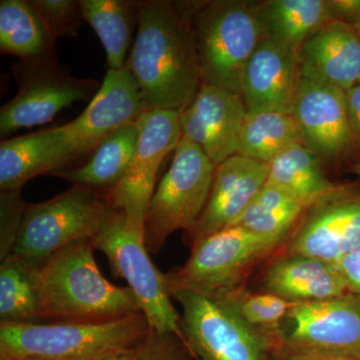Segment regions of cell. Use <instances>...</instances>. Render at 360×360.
Segmentation results:
<instances>
[{"mask_svg":"<svg viewBox=\"0 0 360 360\" xmlns=\"http://www.w3.org/2000/svg\"><path fill=\"white\" fill-rule=\"evenodd\" d=\"M137 4L136 37L125 66L136 79L146 111L181 113L202 84L193 23L198 2L141 0Z\"/></svg>","mask_w":360,"mask_h":360,"instance_id":"cell-1","label":"cell"},{"mask_svg":"<svg viewBox=\"0 0 360 360\" xmlns=\"http://www.w3.org/2000/svg\"><path fill=\"white\" fill-rule=\"evenodd\" d=\"M94 250L91 239H82L30 269L40 321H106L141 311L129 286H116L101 274Z\"/></svg>","mask_w":360,"mask_h":360,"instance_id":"cell-2","label":"cell"},{"mask_svg":"<svg viewBox=\"0 0 360 360\" xmlns=\"http://www.w3.org/2000/svg\"><path fill=\"white\" fill-rule=\"evenodd\" d=\"M150 331L142 312L106 321L0 323V355L40 360H89L134 347Z\"/></svg>","mask_w":360,"mask_h":360,"instance_id":"cell-3","label":"cell"},{"mask_svg":"<svg viewBox=\"0 0 360 360\" xmlns=\"http://www.w3.org/2000/svg\"><path fill=\"white\" fill-rule=\"evenodd\" d=\"M113 207L110 189L75 184L51 200L26 203L11 255L28 269H37L70 243L92 240Z\"/></svg>","mask_w":360,"mask_h":360,"instance_id":"cell-4","label":"cell"},{"mask_svg":"<svg viewBox=\"0 0 360 360\" xmlns=\"http://www.w3.org/2000/svg\"><path fill=\"white\" fill-rule=\"evenodd\" d=\"M91 241L94 250L103 251L108 257L112 274L127 281L150 330L174 333L184 340L167 277L149 257L144 224L115 206Z\"/></svg>","mask_w":360,"mask_h":360,"instance_id":"cell-5","label":"cell"},{"mask_svg":"<svg viewBox=\"0 0 360 360\" xmlns=\"http://www.w3.org/2000/svg\"><path fill=\"white\" fill-rule=\"evenodd\" d=\"M193 23L203 84L241 96L243 70L262 37L255 2H198Z\"/></svg>","mask_w":360,"mask_h":360,"instance_id":"cell-6","label":"cell"},{"mask_svg":"<svg viewBox=\"0 0 360 360\" xmlns=\"http://www.w3.org/2000/svg\"><path fill=\"white\" fill-rule=\"evenodd\" d=\"M217 167L202 149L182 135L167 174L156 187L144 217V240L158 255L174 232L191 233L210 198Z\"/></svg>","mask_w":360,"mask_h":360,"instance_id":"cell-7","label":"cell"},{"mask_svg":"<svg viewBox=\"0 0 360 360\" xmlns=\"http://www.w3.org/2000/svg\"><path fill=\"white\" fill-rule=\"evenodd\" d=\"M144 111L141 89L129 68L108 70L84 112L65 125L51 127L46 174L94 153L110 134L139 120Z\"/></svg>","mask_w":360,"mask_h":360,"instance_id":"cell-8","label":"cell"},{"mask_svg":"<svg viewBox=\"0 0 360 360\" xmlns=\"http://www.w3.org/2000/svg\"><path fill=\"white\" fill-rule=\"evenodd\" d=\"M181 305L182 335L198 360H270L271 343L212 296L167 281Z\"/></svg>","mask_w":360,"mask_h":360,"instance_id":"cell-9","label":"cell"},{"mask_svg":"<svg viewBox=\"0 0 360 360\" xmlns=\"http://www.w3.org/2000/svg\"><path fill=\"white\" fill-rule=\"evenodd\" d=\"M281 243L231 225L195 241L186 264L170 270L165 277L172 283L215 295L243 285L248 272Z\"/></svg>","mask_w":360,"mask_h":360,"instance_id":"cell-10","label":"cell"},{"mask_svg":"<svg viewBox=\"0 0 360 360\" xmlns=\"http://www.w3.org/2000/svg\"><path fill=\"white\" fill-rule=\"evenodd\" d=\"M18 94L0 110L2 139L23 129L45 124L61 110L85 101L101 89L98 82L73 77L58 63L18 60L13 65Z\"/></svg>","mask_w":360,"mask_h":360,"instance_id":"cell-11","label":"cell"},{"mask_svg":"<svg viewBox=\"0 0 360 360\" xmlns=\"http://www.w3.org/2000/svg\"><path fill=\"white\" fill-rule=\"evenodd\" d=\"M283 340L281 350L360 359V297L296 303L284 319Z\"/></svg>","mask_w":360,"mask_h":360,"instance_id":"cell-12","label":"cell"},{"mask_svg":"<svg viewBox=\"0 0 360 360\" xmlns=\"http://www.w3.org/2000/svg\"><path fill=\"white\" fill-rule=\"evenodd\" d=\"M134 158L122 181L110 189L116 207L144 224V217L155 191L156 175L165 156L175 150L182 137L180 112L144 111Z\"/></svg>","mask_w":360,"mask_h":360,"instance_id":"cell-13","label":"cell"},{"mask_svg":"<svg viewBox=\"0 0 360 360\" xmlns=\"http://www.w3.org/2000/svg\"><path fill=\"white\" fill-rule=\"evenodd\" d=\"M248 110L239 94L201 84L195 98L180 113L182 135L198 144L215 167L239 155Z\"/></svg>","mask_w":360,"mask_h":360,"instance_id":"cell-14","label":"cell"},{"mask_svg":"<svg viewBox=\"0 0 360 360\" xmlns=\"http://www.w3.org/2000/svg\"><path fill=\"white\" fill-rule=\"evenodd\" d=\"M292 115L303 146L317 158L335 160L352 148L354 135L343 90L300 77Z\"/></svg>","mask_w":360,"mask_h":360,"instance_id":"cell-15","label":"cell"},{"mask_svg":"<svg viewBox=\"0 0 360 360\" xmlns=\"http://www.w3.org/2000/svg\"><path fill=\"white\" fill-rule=\"evenodd\" d=\"M298 82L297 51L283 42L262 37L241 78L240 94L246 110L292 115Z\"/></svg>","mask_w":360,"mask_h":360,"instance_id":"cell-16","label":"cell"},{"mask_svg":"<svg viewBox=\"0 0 360 360\" xmlns=\"http://www.w3.org/2000/svg\"><path fill=\"white\" fill-rule=\"evenodd\" d=\"M360 243V195L345 191L317 205L300 225L288 255L338 264Z\"/></svg>","mask_w":360,"mask_h":360,"instance_id":"cell-17","label":"cell"},{"mask_svg":"<svg viewBox=\"0 0 360 360\" xmlns=\"http://www.w3.org/2000/svg\"><path fill=\"white\" fill-rule=\"evenodd\" d=\"M269 163L241 155L231 156L215 170L210 198L191 233V245L208 234L231 226L269 179Z\"/></svg>","mask_w":360,"mask_h":360,"instance_id":"cell-18","label":"cell"},{"mask_svg":"<svg viewBox=\"0 0 360 360\" xmlns=\"http://www.w3.org/2000/svg\"><path fill=\"white\" fill-rule=\"evenodd\" d=\"M300 77L352 89L360 79V40L354 25L330 20L305 40L297 52Z\"/></svg>","mask_w":360,"mask_h":360,"instance_id":"cell-19","label":"cell"},{"mask_svg":"<svg viewBox=\"0 0 360 360\" xmlns=\"http://www.w3.org/2000/svg\"><path fill=\"white\" fill-rule=\"evenodd\" d=\"M262 285L266 292L292 302H317L349 293L338 264L288 253L270 265Z\"/></svg>","mask_w":360,"mask_h":360,"instance_id":"cell-20","label":"cell"},{"mask_svg":"<svg viewBox=\"0 0 360 360\" xmlns=\"http://www.w3.org/2000/svg\"><path fill=\"white\" fill-rule=\"evenodd\" d=\"M56 37L30 0L0 1V51L26 63H56Z\"/></svg>","mask_w":360,"mask_h":360,"instance_id":"cell-21","label":"cell"},{"mask_svg":"<svg viewBox=\"0 0 360 360\" xmlns=\"http://www.w3.org/2000/svg\"><path fill=\"white\" fill-rule=\"evenodd\" d=\"M267 182L283 189L307 208L347 191L324 176L319 158L303 144H295L269 163Z\"/></svg>","mask_w":360,"mask_h":360,"instance_id":"cell-22","label":"cell"},{"mask_svg":"<svg viewBox=\"0 0 360 360\" xmlns=\"http://www.w3.org/2000/svg\"><path fill=\"white\" fill-rule=\"evenodd\" d=\"M255 8L262 37L297 52L305 40L333 20L328 0H266L255 2Z\"/></svg>","mask_w":360,"mask_h":360,"instance_id":"cell-23","label":"cell"},{"mask_svg":"<svg viewBox=\"0 0 360 360\" xmlns=\"http://www.w3.org/2000/svg\"><path fill=\"white\" fill-rule=\"evenodd\" d=\"M139 120L110 134L85 165L54 170L49 175L68 180L72 186L112 189L122 181L134 158L141 130Z\"/></svg>","mask_w":360,"mask_h":360,"instance_id":"cell-24","label":"cell"},{"mask_svg":"<svg viewBox=\"0 0 360 360\" xmlns=\"http://www.w3.org/2000/svg\"><path fill=\"white\" fill-rule=\"evenodd\" d=\"M84 21L96 32L106 52L108 70H122L139 26L137 1L131 0H80Z\"/></svg>","mask_w":360,"mask_h":360,"instance_id":"cell-25","label":"cell"},{"mask_svg":"<svg viewBox=\"0 0 360 360\" xmlns=\"http://www.w3.org/2000/svg\"><path fill=\"white\" fill-rule=\"evenodd\" d=\"M208 295L219 300L246 326L266 338L274 347V354L283 348L284 319L297 302H288L269 292H251L243 285Z\"/></svg>","mask_w":360,"mask_h":360,"instance_id":"cell-26","label":"cell"},{"mask_svg":"<svg viewBox=\"0 0 360 360\" xmlns=\"http://www.w3.org/2000/svg\"><path fill=\"white\" fill-rule=\"evenodd\" d=\"M295 144H303V139L292 115L248 111L239 155L269 165Z\"/></svg>","mask_w":360,"mask_h":360,"instance_id":"cell-27","label":"cell"},{"mask_svg":"<svg viewBox=\"0 0 360 360\" xmlns=\"http://www.w3.org/2000/svg\"><path fill=\"white\" fill-rule=\"evenodd\" d=\"M51 127L0 142V191L21 189L33 177L46 174Z\"/></svg>","mask_w":360,"mask_h":360,"instance_id":"cell-28","label":"cell"},{"mask_svg":"<svg viewBox=\"0 0 360 360\" xmlns=\"http://www.w3.org/2000/svg\"><path fill=\"white\" fill-rule=\"evenodd\" d=\"M305 210L307 208L290 194L266 182L232 225H240L255 233L283 241Z\"/></svg>","mask_w":360,"mask_h":360,"instance_id":"cell-29","label":"cell"},{"mask_svg":"<svg viewBox=\"0 0 360 360\" xmlns=\"http://www.w3.org/2000/svg\"><path fill=\"white\" fill-rule=\"evenodd\" d=\"M0 321L6 323L40 321L32 271L13 255L1 260L0 265Z\"/></svg>","mask_w":360,"mask_h":360,"instance_id":"cell-30","label":"cell"},{"mask_svg":"<svg viewBox=\"0 0 360 360\" xmlns=\"http://www.w3.org/2000/svg\"><path fill=\"white\" fill-rule=\"evenodd\" d=\"M58 39L77 37L84 21L80 0H30Z\"/></svg>","mask_w":360,"mask_h":360,"instance_id":"cell-31","label":"cell"},{"mask_svg":"<svg viewBox=\"0 0 360 360\" xmlns=\"http://www.w3.org/2000/svg\"><path fill=\"white\" fill-rule=\"evenodd\" d=\"M25 206L21 189L0 191V260L6 259L13 253Z\"/></svg>","mask_w":360,"mask_h":360,"instance_id":"cell-32","label":"cell"},{"mask_svg":"<svg viewBox=\"0 0 360 360\" xmlns=\"http://www.w3.org/2000/svg\"><path fill=\"white\" fill-rule=\"evenodd\" d=\"M136 360L196 359L186 341L174 333L149 331L135 347Z\"/></svg>","mask_w":360,"mask_h":360,"instance_id":"cell-33","label":"cell"},{"mask_svg":"<svg viewBox=\"0 0 360 360\" xmlns=\"http://www.w3.org/2000/svg\"><path fill=\"white\" fill-rule=\"evenodd\" d=\"M338 265L349 293L360 297V243Z\"/></svg>","mask_w":360,"mask_h":360,"instance_id":"cell-34","label":"cell"},{"mask_svg":"<svg viewBox=\"0 0 360 360\" xmlns=\"http://www.w3.org/2000/svg\"><path fill=\"white\" fill-rule=\"evenodd\" d=\"M333 20L354 25L360 18V0H328Z\"/></svg>","mask_w":360,"mask_h":360,"instance_id":"cell-35","label":"cell"},{"mask_svg":"<svg viewBox=\"0 0 360 360\" xmlns=\"http://www.w3.org/2000/svg\"><path fill=\"white\" fill-rule=\"evenodd\" d=\"M348 120L354 139H360V79L352 89L345 91Z\"/></svg>","mask_w":360,"mask_h":360,"instance_id":"cell-36","label":"cell"},{"mask_svg":"<svg viewBox=\"0 0 360 360\" xmlns=\"http://www.w3.org/2000/svg\"><path fill=\"white\" fill-rule=\"evenodd\" d=\"M274 360H360L354 359H347V357L338 356H324V355H312L295 354V352H286V350H281L272 355Z\"/></svg>","mask_w":360,"mask_h":360,"instance_id":"cell-37","label":"cell"},{"mask_svg":"<svg viewBox=\"0 0 360 360\" xmlns=\"http://www.w3.org/2000/svg\"><path fill=\"white\" fill-rule=\"evenodd\" d=\"M135 347L111 350V352H105V354L97 355V356L89 360H136Z\"/></svg>","mask_w":360,"mask_h":360,"instance_id":"cell-38","label":"cell"},{"mask_svg":"<svg viewBox=\"0 0 360 360\" xmlns=\"http://www.w3.org/2000/svg\"><path fill=\"white\" fill-rule=\"evenodd\" d=\"M0 360H40L32 359H20V357L6 356V355H0Z\"/></svg>","mask_w":360,"mask_h":360,"instance_id":"cell-39","label":"cell"},{"mask_svg":"<svg viewBox=\"0 0 360 360\" xmlns=\"http://www.w3.org/2000/svg\"><path fill=\"white\" fill-rule=\"evenodd\" d=\"M355 30H356L357 34H359V40H360V18L359 20L356 21V22L354 25Z\"/></svg>","mask_w":360,"mask_h":360,"instance_id":"cell-40","label":"cell"},{"mask_svg":"<svg viewBox=\"0 0 360 360\" xmlns=\"http://www.w3.org/2000/svg\"><path fill=\"white\" fill-rule=\"evenodd\" d=\"M354 170L355 174H359L360 176V161L359 162H357L356 165H354Z\"/></svg>","mask_w":360,"mask_h":360,"instance_id":"cell-41","label":"cell"}]
</instances>
